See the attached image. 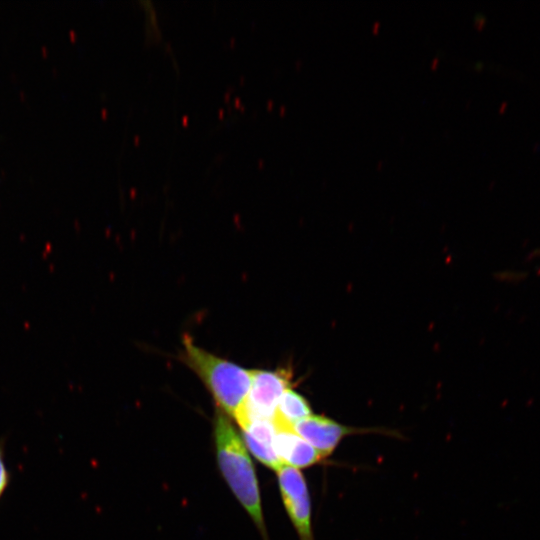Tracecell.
Returning <instances> with one entry per match:
<instances>
[{
	"instance_id": "4",
	"label": "cell",
	"mask_w": 540,
	"mask_h": 540,
	"mask_svg": "<svg viewBox=\"0 0 540 540\" xmlns=\"http://www.w3.org/2000/svg\"><path fill=\"white\" fill-rule=\"evenodd\" d=\"M293 429L322 457L330 455L345 436L353 433V428L325 416L313 414L295 423Z\"/></svg>"
},
{
	"instance_id": "6",
	"label": "cell",
	"mask_w": 540,
	"mask_h": 540,
	"mask_svg": "<svg viewBox=\"0 0 540 540\" xmlns=\"http://www.w3.org/2000/svg\"><path fill=\"white\" fill-rule=\"evenodd\" d=\"M274 448L284 465L296 469L312 466L323 458L293 428H276Z\"/></svg>"
},
{
	"instance_id": "3",
	"label": "cell",
	"mask_w": 540,
	"mask_h": 540,
	"mask_svg": "<svg viewBox=\"0 0 540 540\" xmlns=\"http://www.w3.org/2000/svg\"><path fill=\"white\" fill-rule=\"evenodd\" d=\"M251 378L246 401L235 416L239 425L248 420H273L279 400L291 384V374L286 369L251 370Z\"/></svg>"
},
{
	"instance_id": "9",
	"label": "cell",
	"mask_w": 540,
	"mask_h": 540,
	"mask_svg": "<svg viewBox=\"0 0 540 540\" xmlns=\"http://www.w3.org/2000/svg\"><path fill=\"white\" fill-rule=\"evenodd\" d=\"M10 472L5 461V441L0 439V499L10 483Z\"/></svg>"
},
{
	"instance_id": "8",
	"label": "cell",
	"mask_w": 540,
	"mask_h": 540,
	"mask_svg": "<svg viewBox=\"0 0 540 540\" xmlns=\"http://www.w3.org/2000/svg\"><path fill=\"white\" fill-rule=\"evenodd\" d=\"M282 499L300 540H313L309 493Z\"/></svg>"
},
{
	"instance_id": "1",
	"label": "cell",
	"mask_w": 540,
	"mask_h": 540,
	"mask_svg": "<svg viewBox=\"0 0 540 540\" xmlns=\"http://www.w3.org/2000/svg\"><path fill=\"white\" fill-rule=\"evenodd\" d=\"M214 436L222 475L258 529L264 534L260 493L252 461L229 418L219 409L214 422Z\"/></svg>"
},
{
	"instance_id": "7",
	"label": "cell",
	"mask_w": 540,
	"mask_h": 540,
	"mask_svg": "<svg viewBox=\"0 0 540 540\" xmlns=\"http://www.w3.org/2000/svg\"><path fill=\"white\" fill-rule=\"evenodd\" d=\"M312 415L308 401L288 388L282 394L273 423L275 428H293L294 424Z\"/></svg>"
},
{
	"instance_id": "2",
	"label": "cell",
	"mask_w": 540,
	"mask_h": 540,
	"mask_svg": "<svg viewBox=\"0 0 540 540\" xmlns=\"http://www.w3.org/2000/svg\"><path fill=\"white\" fill-rule=\"evenodd\" d=\"M182 360L200 378L223 413L234 417L251 387V370L220 358L183 338Z\"/></svg>"
},
{
	"instance_id": "5",
	"label": "cell",
	"mask_w": 540,
	"mask_h": 540,
	"mask_svg": "<svg viewBox=\"0 0 540 540\" xmlns=\"http://www.w3.org/2000/svg\"><path fill=\"white\" fill-rule=\"evenodd\" d=\"M240 427L247 447L260 462L276 471L284 465L274 448L276 428L273 420H248Z\"/></svg>"
}]
</instances>
